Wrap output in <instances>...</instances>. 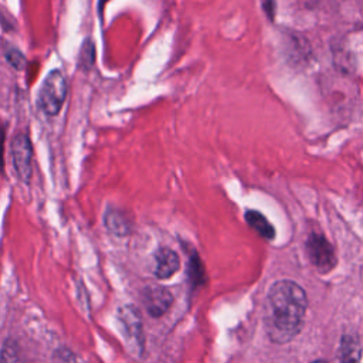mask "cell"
I'll return each mask as SVG.
<instances>
[{
  "instance_id": "9a60e30c",
  "label": "cell",
  "mask_w": 363,
  "mask_h": 363,
  "mask_svg": "<svg viewBox=\"0 0 363 363\" xmlns=\"http://www.w3.org/2000/svg\"><path fill=\"white\" fill-rule=\"evenodd\" d=\"M4 142H6V128L4 125H0V170H3L4 167Z\"/></svg>"
},
{
  "instance_id": "30bf717a",
  "label": "cell",
  "mask_w": 363,
  "mask_h": 363,
  "mask_svg": "<svg viewBox=\"0 0 363 363\" xmlns=\"http://www.w3.org/2000/svg\"><path fill=\"white\" fill-rule=\"evenodd\" d=\"M360 345L353 335H345L340 340L337 363H360Z\"/></svg>"
},
{
  "instance_id": "52a82bcc",
  "label": "cell",
  "mask_w": 363,
  "mask_h": 363,
  "mask_svg": "<svg viewBox=\"0 0 363 363\" xmlns=\"http://www.w3.org/2000/svg\"><path fill=\"white\" fill-rule=\"evenodd\" d=\"M180 268V258L177 252L170 248H160L155 254L153 274L157 279H167L173 277Z\"/></svg>"
},
{
  "instance_id": "e0dca14e",
  "label": "cell",
  "mask_w": 363,
  "mask_h": 363,
  "mask_svg": "<svg viewBox=\"0 0 363 363\" xmlns=\"http://www.w3.org/2000/svg\"><path fill=\"white\" fill-rule=\"evenodd\" d=\"M311 363H328L326 360H322V359H318V360H313V362H311Z\"/></svg>"
},
{
  "instance_id": "8992f818",
  "label": "cell",
  "mask_w": 363,
  "mask_h": 363,
  "mask_svg": "<svg viewBox=\"0 0 363 363\" xmlns=\"http://www.w3.org/2000/svg\"><path fill=\"white\" fill-rule=\"evenodd\" d=\"M142 302L146 312L152 318H160L170 309L173 303V295L166 286L153 284L147 285L142 291Z\"/></svg>"
},
{
  "instance_id": "5bb4252c",
  "label": "cell",
  "mask_w": 363,
  "mask_h": 363,
  "mask_svg": "<svg viewBox=\"0 0 363 363\" xmlns=\"http://www.w3.org/2000/svg\"><path fill=\"white\" fill-rule=\"evenodd\" d=\"M55 363H77L74 353L68 347H60L54 352Z\"/></svg>"
},
{
  "instance_id": "2e32d148",
  "label": "cell",
  "mask_w": 363,
  "mask_h": 363,
  "mask_svg": "<svg viewBox=\"0 0 363 363\" xmlns=\"http://www.w3.org/2000/svg\"><path fill=\"white\" fill-rule=\"evenodd\" d=\"M265 14L272 20L275 16V0H261Z\"/></svg>"
},
{
  "instance_id": "5b68a950",
  "label": "cell",
  "mask_w": 363,
  "mask_h": 363,
  "mask_svg": "<svg viewBox=\"0 0 363 363\" xmlns=\"http://www.w3.org/2000/svg\"><path fill=\"white\" fill-rule=\"evenodd\" d=\"M11 159L18 179L28 183L33 174V146L24 132H18L11 139Z\"/></svg>"
},
{
  "instance_id": "7c38bea8",
  "label": "cell",
  "mask_w": 363,
  "mask_h": 363,
  "mask_svg": "<svg viewBox=\"0 0 363 363\" xmlns=\"http://www.w3.org/2000/svg\"><path fill=\"white\" fill-rule=\"evenodd\" d=\"M95 43L92 38H85L81 50H79V58H78V65L82 71H89L94 67L95 62Z\"/></svg>"
},
{
  "instance_id": "8fae6325",
  "label": "cell",
  "mask_w": 363,
  "mask_h": 363,
  "mask_svg": "<svg viewBox=\"0 0 363 363\" xmlns=\"http://www.w3.org/2000/svg\"><path fill=\"white\" fill-rule=\"evenodd\" d=\"M0 363H27L20 346L13 339H6L0 347Z\"/></svg>"
},
{
  "instance_id": "ac0fdd59",
  "label": "cell",
  "mask_w": 363,
  "mask_h": 363,
  "mask_svg": "<svg viewBox=\"0 0 363 363\" xmlns=\"http://www.w3.org/2000/svg\"><path fill=\"white\" fill-rule=\"evenodd\" d=\"M105 3H106V0H99V9H102Z\"/></svg>"
},
{
  "instance_id": "277c9868",
  "label": "cell",
  "mask_w": 363,
  "mask_h": 363,
  "mask_svg": "<svg viewBox=\"0 0 363 363\" xmlns=\"http://www.w3.org/2000/svg\"><path fill=\"white\" fill-rule=\"evenodd\" d=\"M306 252L311 264L322 274H328L336 265L335 250L322 234H309L306 240Z\"/></svg>"
},
{
  "instance_id": "3957f363",
  "label": "cell",
  "mask_w": 363,
  "mask_h": 363,
  "mask_svg": "<svg viewBox=\"0 0 363 363\" xmlns=\"http://www.w3.org/2000/svg\"><path fill=\"white\" fill-rule=\"evenodd\" d=\"M116 316L128 349L140 356L145 350V333L139 311L133 305H123L118 309Z\"/></svg>"
},
{
  "instance_id": "9c48e42d",
  "label": "cell",
  "mask_w": 363,
  "mask_h": 363,
  "mask_svg": "<svg viewBox=\"0 0 363 363\" xmlns=\"http://www.w3.org/2000/svg\"><path fill=\"white\" fill-rule=\"evenodd\" d=\"M244 217H245V221L248 223V225H250L258 235H261L262 238H265V240H272V238L275 237V228H274V225L268 221V218H267L262 213H259V211H257V210H247L245 214H244Z\"/></svg>"
},
{
  "instance_id": "4fadbf2b",
  "label": "cell",
  "mask_w": 363,
  "mask_h": 363,
  "mask_svg": "<svg viewBox=\"0 0 363 363\" xmlns=\"http://www.w3.org/2000/svg\"><path fill=\"white\" fill-rule=\"evenodd\" d=\"M4 57H6L7 62H9L13 68H16V69H18V71H21V69L26 68L27 60H26L24 54H23L18 48H16V47H7L6 51H4Z\"/></svg>"
},
{
  "instance_id": "ba28073f",
  "label": "cell",
  "mask_w": 363,
  "mask_h": 363,
  "mask_svg": "<svg viewBox=\"0 0 363 363\" xmlns=\"http://www.w3.org/2000/svg\"><path fill=\"white\" fill-rule=\"evenodd\" d=\"M104 225L105 228L118 237H125L130 234L132 225L126 214L118 208H108L104 214Z\"/></svg>"
},
{
  "instance_id": "6da1fadb",
  "label": "cell",
  "mask_w": 363,
  "mask_h": 363,
  "mask_svg": "<svg viewBox=\"0 0 363 363\" xmlns=\"http://www.w3.org/2000/svg\"><path fill=\"white\" fill-rule=\"evenodd\" d=\"M308 309L305 289L291 279L274 282L267 295L265 325L271 342L284 345L291 342L302 329Z\"/></svg>"
},
{
  "instance_id": "7a4b0ae2",
  "label": "cell",
  "mask_w": 363,
  "mask_h": 363,
  "mask_svg": "<svg viewBox=\"0 0 363 363\" xmlns=\"http://www.w3.org/2000/svg\"><path fill=\"white\" fill-rule=\"evenodd\" d=\"M67 96V78L60 69H52L44 79L37 98L38 108L47 116H55Z\"/></svg>"
}]
</instances>
